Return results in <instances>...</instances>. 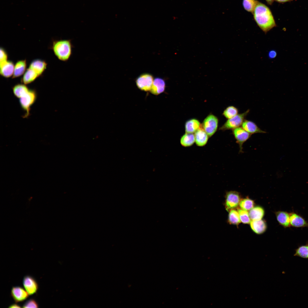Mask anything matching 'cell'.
Instances as JSON below:
<instances>
[{"instance_id":"obj_8","label":"cell","mask_w":308,"mask_h":308,"mask_svg":"<svg viewBox=\"0 0 308 308\" xmlns=\"http://www.w3.org/2000/svg\"><path fill=\"white\" fill-rule=\"evenodd\" d=\"M232 133L239 147V152H243V144L251 137L252 134L242 127H238L232 130Z\"/></svg>"},{"instance_id":"obj_25","label":"cell","mask_w":308,"mask_h":308,"mask_svg":"<svg viewBox=\"0 0 308 308\" xmlns=\"http://www.w3.org/2000/svg\"><path fill=\"white\" fill-rule=\"evenodd\" d=\"M228 221L231 224L238 225L241 222L238 210L232 209L229 212Z\"/></svg>"},{"instance_id":"obj_12","label":"cell","mask_w":308,"mask_h":308,"mask_svg":"<svg viewBox=\"0 0 308 308\" xmlns=\"http://www.w3.org/2000/svg\"><path fill=\"white\" fill-rule=\"evenodd\" d=\"M14 64L10 60L0 62V74L1 76L6 78H9L13 74Z\"/></svg>"},{"instance_id":"obj_20","label":"cell","mask_w":308,"mask_h":308,"mask_svg":"<svg viewBox=\"0 0 308 308\" xmlns=\"http://www.w3.org/2000/svg\"><path fill=\"white\" fill-rule=\"evenodd\" d=\"M39 76L35 71L29 67L23 74L21 82L23 84H27L33 82Z\"/></svg>"},{"instance_id":"obj_26","label":"cell","mask_w":308,"mask_h":308,"mask_svg":"<svg viewBox=\"0 0 308 308\" xmlns=\"http://www.w3.org/2000/svg\"><path fill=\"white\" fill-rule=\"evenodd\" d=\"M239 205L241 209L248 211L254 206V202L253 200L248 198H246L241 199Z\"/></svg>"},{"instance_id":"obj_14","label":"cell","mask_w":308,"mask_h":308,"mask_svg":"<svg viewBox=\"0 0 308 308\" xmlns=\"http://www.w3.org/2000/svg\"><path fill=\"white\" fill-rule=\"evenodd\" d=\"M275 214L277 220L281 226L285 228L291 226L289 213L285 211H279L276 212Z\"/></svg>"},{"instance_id":"obj_18","label":"cell","mask_w":308,"mask_h":308,"mask_svg":"<svg viewBox=\"0 0 308 308\" xmlns=\"http://www.w3.org/2000/svg\"><path fill=\"white\" fill-rule=\"evenodd\" d=\"M250 226L252 230L257 234H261L264 233L267 229L266 224L264 220H252Z\"/></svg>"},{"instance_id":"obj_27","label":"cell","mask_w":308,"mask_h":308,"mask_svg":"<svg viewBox=\"0 0 308 308\" xmlns=\"http://www.w3.org/2000/svg\"><path fill=\"white\" fill-rule=\"evenodd\" d=\"M294 256L308 259V244L299 246L295 250Z\"/></svg>"},{"instance_id":"obj_32","label":"cell","mask_w":308,"mask_h":308,"mask_svg":"<svg viewBox=\"0 0 308 308\" xmlns=\"http://www.w3.org/2000/svg\"><path fill=\"white\" fill-rule=\"evenodd\" d=\"M0 62L7 60V54L6 52L3 48H0Z\"/></svg>"},{"instance_id":"obj_21","label":"cell","mask_w":308,"mask_h":308,"mask_svg":"<svg viewBox=\"0 0 308 308\" xmlns=\"http://www.w3.org/2000/svg\"><path fill=\"white\" fill-rule=\"evenodd\" d=\"M264 210L261 206H254L249 212V215L252 220L262 219L264 215Z\"/></svg>"},{"instance_id":"obj_3","label":"cell","mask_w":308,"mask_h":308,"mask_svg":"<svg viewBox=\"0 0 308 308\" xmlns=\"http://www.w3.org/2000/svg\"><path fill=\"white\" fill-rule=\"evenodd\" d=\"M37 96L36 91L30 89L28 92L19 98L20 105L25 112L24 117L26 118L29 116L31 108L36 101Z\"/></svg>"},{"instance_id":"obj_36","label":"cell","mask_w":308,"mask_h":308,"mask_svg":"<svg viewBox=\"0 0 308 308\" xmlns=\"http://www.w3.org/2000/svg\"><path fill=\"white\" fill-rule=\"evenodd\" d=\"M267 3L270 5H271L273 3L274 0H265Z\"/></svg>"},{"instance_id":"obj_29","label":"cell","mask_w":308,"mask_h":308,"mask_svg":"<svg viewBox=\"0 0 308 308\" xmlns=\"http://www.w3.org/2000/svg\"><path fill=\"white\" fill-rule=\"evenodd\" d=\"M241 222L244 224H250L251 219L248 211L241 208L237 209Z\"/></svg>"},{"instance_id":"obj_16","label":"cell","mask_w":308,"mask_h":308,"mask_svg":"<svg viewBox=\"0 0 308 308\" xmlns=\"http://www.w3.org/2000/svg\"><path fill=\"white\" fill-rule=\"evenodd\" d=\"M47 65V63L44 60L40 59H36L31 62L29 67L35 71L39 76L45 70Z\"/></svg>"},{"instance_id":"obj_17","label":"cell","mask_w":308,"mask_h":308,"mask_svg":"<svg viewBox=\"0 0 308 308\" xmlns=\"http://www.w3.org/2000/svg\"><path fill=\"white\" fill-rule=\"evenodd\" d=\"M194 133L195 142L196 145L200 147L204 146L206 144L208 138L206 133L200 127Z\"/></svg>"},{"instance_id":"obj_28","label":"cell","mask_w":308,"mask_h":308,"mask_svg":"<svg viewBox=\"0 0 308 308\" xmlns=\"http://www.w3.org/2000/svg\"><path fill=\"white\" fill-rule=\"evenodd\" d=\"M238 110L237 108L233 106L227 107L224 111L223 115L226 118H231L238 114Z\"/></svg>"},{"instance_id":"obj_10","label":"cell","mask_w":308,"mask_h":308,"mask_svg":"<svg viewBox=\"0 0 308 308\" xmlns=\"http://www.w3.org/2000/svg\"><path fill=\"white\" fill-rule=\"evenodd\" d=\"M11 295L14 301L16 303L23 301L28 297L29 295L26 290L20 286L12 287Z\"/></svg>"},{"instance_id":"obj_4","label":"cell","mask_w":308,"mask_h":308,"mask_svg":"<svg viewBox=\"0 0 308 308\" xmlns=\"http://www.w3.org/2000/svg\"><path fill=\"white\" fill-rule=\"evenodd\" d=\"M249 112L250 110H248L242 113L238 114L234 117L228 119L220 128V129L222 130H233L239 127L242 125Z\"/></svg>"},{"instance_id":"obj_34","label":"cell","mask_w":308,"mask_h":308,"mask_svg":"<svg viewBox=\"0 0 308 308\" xmlns=\"http://www.w3.org/2000/svg\"><path fill=\"white\" fill-rule=\"evenodd\" d=\"M9 308H20L21 307L16 303H14L10 305Z\"/></svg>"},{"instance_id":"obj_19","label":"cell","mask_w":308,"mask_h":308,"mask_svg":"<svg viewBox=\"0 0 308 308\" xmlns=\"http://www.w3.org/2000/svg\"><path fill=\"white\" fill-rule=\"evenodd\" d=\"M27 62L25 59L17 61L14 65L13 78L19 77L24 74L26 70Z\"/></svg>"},{"instance_id":"obj_23","label":"cell","mask_w":308,"mask_h":308,"mask_svg":"<svg viewBox=\"0 0 308 308\" xmlns=\"http://www.w3.org/2000/svg\"><path fill=\"white\" fill-rule=\"evenodd\" d=\"M12 90L14 95L19 99L28 92L30 89L25 84L23 83L16 84L13 87Z\"/></svg>"},{"instance_id":"obj_7","label":"cell","mask_w":308,"mask_h":308,"mask_svg":"<svg viewBox=\"0 0 308 308\" xmlns=\"http://www.w3.org/2000/svg\"><path fill=\"white\" fill-rule=\"evenodd\" d=\"M153 76L150 74L144 73L136 79L135 83L137 88L141 91H150L154 81Z\"/></svg>"},{"instance_id":"obj_31","label":"cell","mask_w":308,"mask_h":308,"mask_svg":"<svg viewBox=\"0 0 308 308\" xmlns=\"http://www.w3.org/2000/svg\"><path fill=\"white\" fill-rule=\"evenodd\" d=\"M38 305L34 299H31L27 300L23 305V308H38Z\"/></svg>"},{"instance_id":"obj_5","label":"cell","mask_w":308,"mask_h":308,"mask_svg":"<svg viewBox=\"0 0 308 308\" xmlns=\"http://www.w3.org/2000/svg\"><path fill=\"white\" fill-rule=\"evenodd\" d=\"M240 193L235 191H230L226 193L225 195L224 206L226 210L235 209L239 205L241 200Z\"/></svg>"},{"instance_id":"obj_33","label":"cell","mask_w":308,"mask_h":308,"mask_svg":"<svg viewBox=\"0 0 308 308\" xmlns=\"http://www.w3.org/2000/svg\"><path fill=\"white\" fill-rule=\"evenodd\" d=\"M276 56L277 52L274 50H271L268 53L269 57L271 59L274 58L276 57Z\"/></svg>"},{"instance_id":"obj_9","label":"cell","mask_w":308,"mask_h":308,"mask_svg":"<svg viewBox=\"0 0 308 308\" xmlns=\"http://www.w3.org/2000/svg\"><path fill=\"white\" fill-rule=\"evenodd\" d=\"M23 284L25 289L29 295H32L36 293L38 288V284L36 280L30 275L24 277Z\"/></svg>"},{"instance_id":"obj_1","label":"cell","mask_w":308,"mask_h":308,"mask_svg":"<svg viewBox=\"0 0 308 308\" xmlns=\"http://www.w3.org/2000/svg\"><path fill=\"white\" fill-rule=\"evenodd\" d=\"M252 13L257 25L265 34L276 26L270 9L264 4L257 1Z\"/></svg>"},{"instance_id":"obj_30","label":"cell","mask_w":308,"mask_h":308,"mask_svg":"<svg viewBox=\"0 0 308 308\" xmlns=\"http://www.w3.org/2000/svg\"><path fill=\"white\" fill-rule=\"evenodd\" d=\"M257 1L255 0H243L242 4L243 7L247 11L252 13Z\"/></svg>"},{"instance_id":"obj_11","label":"cell","mask_w":308,"mask_h":308,"mask_svg":"<svg viewBox=\"0 0 308 308\" xmlns=\"http://www.w3.org/2000/svg\"><path fill=\"white\" fill-rule=\"evenodd\" d=\"M289 214L291 226L295 228L308 227V222L302 216L294 212Z\"/></svg>"},{"instance_id":"obj_22","label":"cell","mask_w":308,"mask_h":308,"mask_svg":"<svg viewBox=\"0 0 308 308\" xmlns=\"http://www.w3.org/2000/svg\"><path fill=\"white\" fill-rule=\"evenodd\" d=\"M199 121L196 119H192L187 121L185 124L186 133H193L200 127Z\"/></svg>"},{"instance_id":"obj_35","label":"cell","mask_w":308,"mask_h":308,"mask_svg":"<svg viewBox=\"0 0 308 308\" xmlns=\"http://www.w3.org/2000/svg\"><path fill=\"white\" fill-rule=\"evenodd\" d=\"M279 3H284L292 1L293 0H275Z\"/></svg>"},{"instance_id":"obj_2","label":"cell","mask_w":308,"mask_h":308,"mask_svg":"<svg viewBox=\"0 0 308 308\" xmlns=\"http://www.w3.org/2000/svg\"><path fill=\"white\" fill-rule=\"evenodd\" d=\"M74 46L71 39H62L54 40L52 48L54 54L60 60L67 61L72 54Z\"/></svg>"},{"instance_id":"obj_6","label":"cell","mask_w":308,"mask_h":308,"mask_svg":"<svg viewBox=\"0 0 308 308\" xmlns=\"http://www.w3.org/2000/svg\"><path fill=\"white\" fill-rule=\"evenodd\" d=\"M218 124L217 117L213 114H210L204 119L200 126L208 136L210 137L216 131Z\"/></svg>"},{"instance_id":"obj_13","label":"cell","mask_w":308,"mask_h":308,"mask_svg":"<svg viewBox=\"0 0 308 308\" xmlns=\"http://www.w3.org/2000/svg\"><path fill=\"white\" fill-rule=\"evenodd\" d=\"M166 84L165 80L162 78L157 77L154 79L150 92L154 95H157L165 90Z\"/></svg>"},{"instance_id":"obj_24","label":"cell","mask_w":308,"mask_h":308,"mask_svg":"<svg viewBox=\"0 0 308 308\" xmlns=\"http://www.w3.org/2000/svg\"><path fill=\"white\" fill-rule=\"evenodd\" d=\"M195 142L194 135L193 133H186L181 137L180 143L184 147L192 145Z\"/></svg>"},{"instance_id":"obj_15","label":"cell","mask_w":308,"mask_h":308,"mask_svg":"<svg viewBox=\"0 0 308 308\" xmlns=\"http://www.w3.org/2000/svg\"><path fill=\"white\" fill-rule=\"evenodd\" d=\"M242 127L251 134L266 133V132L261 129L255 123L247 120L245 119L242 125Z\"/></svg>"}]
</instances>
